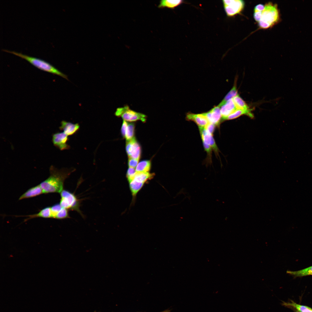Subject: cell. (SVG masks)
<instances>
[{
    "mask_svg": "<svg viewBox=\"0 0 312 312\" xmlns=\"http://www.w3.org/2000/svg\"><path fill=\"white\" fill-rule=\"evenodd\" d=\"M75 170L65 168L59 170L51 165L49 168V176L40 184L43 193H60L63 190L65 180Z\"/></svg>",
    "mask_w": 312,
    "mask_h": 312,
    "instance_id": "1",
    "label": "cell"
},
{
    "mask_svg": "<svg viewBox=\"0 0 312 312\" xmlns=\"http://www.w3.org/2000/svg\"><path fill=\"white\" fill-rule=\"evenodd\" d=\"M280 17L278 5L270 2L264 5L261 19L258 23L259 27L266 29L271 28L280 21Z\"/></svg>",
    "mask_w": 312,
    "mask_h": 312,
    "instance_id": "2",
    "label": "cell"
},
{
    "mask_svg": "<svg viewBox=\"0 0 312 312\" xmlns=\"http://www.w3.org/2000/svg\"><path fill=\"white\" fill-rule=\"evenodd\" d=\"M3 51L14 54L27 61L35 67L43 71L60 76L67 79V76L48 62L15 51L2 49Z\"/></svg>",
    "mask_w": 312,
    "mask_h": 312,
    "instance_id": "3",
    "label": "cell"
},
{
    "mask_svg": "<svg viewBox=\"0 0 312 312\" xmlns=\"http://www.w3.org/2000/svg\"><path fill=\"white\" fill-rule=\"evenodd\" d=\"M115 114L117 117H121L123 120L127 122H132L140 120L144 122L147 118V116L145 114L131 109L127 105L123 107L117 108Z\"/></svg>",
    "mask_w": 312,
    "mask_h": 312,
    "instance_id": "4",
    "label": "cell"
},
{
    "mask_svg": "<svg viewBox=\"0 0 312 312\" xmlns=\"http://www.w3.org/2000/svg\"><path fill=\"white\" fill-rule=\"evenodd\" d=\"M60 194V204L62 207L68 210L76 211L83 215L79 209V201L75 194L65 190H63Z\"/></svg>",
    "mask_w": 312,
    "mask_h": 312,
    "instance_id": "5",
    "label": "cell"
},
{
    "mask_svg": "<svg viewBox=\"0 0 312 312\" xmlns=\"http://www.w3.org/2000/svg\"><path fill=\"white\" fill-rule=\"evenodd\" d=\"M222 1L224 11L229 17L240 14L245 5L244 1L241 0H224Z\"/></svg>",
    "mask_w": 312,
    "mask_h": 312,
    "instance_id": "6",
    "label": "cell"
},
{
    "mask_svg": "<svg viewBox=\"0 0 312 312\" xmlns=\"http://www.w3.org/2000/svg\"><path fill=\"white\" fill-rule=\"evenodd\" d=\"M126 149L129 158L139 160L141 155V147L134 137L127 141Z\"/></svg>",
    "mask_w": 312,
    "mask_h": 312,
    "instance_id": "7",
    "label": "cell"
},
{
    "mask_svg": "<svg viewBox=\"0 0 312 312\" xmlns=\"http://www.w3.org/2000/svg\"><path fill=\"white\" fill-rule=\"evenodd\" d=\"M203 142L207 144L212 148L217 156L219 157V150L213 138V134L208 131L205 128L198 127Z\"/></svg>",
    "mask_w": 312,
    "mask_h": 312,
    "instance_id": "8",
    "label": "cell"
},
{
    "mask_svg": "<svg viewBox=\"0 0 312 312\" xmlns=\"http://www.w3.org/2000/svg\"><path fill=\"white\" fill-rule=\"evenodd\" d=\"M68 136L64 132L53 133L52 138L53 145L61 151L69 149L70 146L67 144Z\"/></svg>",
    "mask_w": 312,
    "mask_h": 312,
    "instance_id": "9",
    "label": "cell"
},
{
    "mask_svg": "<svg viewBox=\"0 0 312 312\" xmlns=\"http://www.w3.org/2000/svg\"><path fill=\"white\" fill-rule=\"evenodd\" d=\"M207 118L209 122L219 126L221 121L222 115L220 108L218 106L215 107L209 112L203 113Z\"/></svg>",
    "mask_w": 312,
    "mask_h": 312,
    "instance_id": "10",
    "label": "cell"
},
{
    "mask_svg": "<svg viewBox=\"0 0 312 312\" xmlns=\"http://www.w3.org/2000/svg\"><path fill=\"white\" fill-rule=\"evenodd\" d=\"M187 120L194 122L198 127L205 128L209 122L206 117L202 114H194L189 113L186 115Z\"/></svg>",
    "mask_w": 312,
    "mask_h": 312,
    "instance_id": "11",
    "label": "cell"
},
{
    "mask_svg": "<svg viewBox=\"0 0 312 312\" xmlns=\"http://www.w3.org/2000/svg\"><path fill=\"white\" fill-rule=\"evenodd\" d=\"M60 129L67 135H72L75 133L79 129L80 126L78 123L74 124L64 120L61 121Z\"/></svg>",
    "mask_w": 312,
    "mask_h": 312,
    "instance_id": "12",
    "label": "cell"
},
{
    "mask_svg": "<svg viewBox=\"0 0 312 312\" xmlns=\"http://www.w3.org/2000/svg\"><path fill=\"white\" fill-rule=\"evenodd\" d=\"M220 107L222 118L228 116L238 109L235 105L233 98L227 101Z\"/></svg>",
    "mask_w": 312,
    "mask_h": 312,
    "instance_id": "13",
    "label": "cell"
},
{
    "mask_svg": "<svg viewBox=\"0 0 312 312\" xmlns=\"http://www.w3.org/2000/svg\"><path fill=\"white\" fill-rule=\"evenodd\" d=\"M43 193L42 189L40 185L32 187L22 194L19 198V200L31 198L39 195Z\"/></svg>",
    "mask_w": 312,
    "mask_h": 312,
    "instance_id": "14",
    "label": "cell"
},
{
    "mask_svg": "<svg viewBox=\"0 0 312 312\" xmlns=\"http://www.w3.org/2000/svg\"><path fill=\"white\" fill-rule=\"evenodd\" d=\"M252 109H238L228 116L222 118L221 121L228 120L237 118L241 116L245 115L251 118L254 117L253 115L251 112Z\"/></svg>",
    "mask_w": 312,
    "mask_h": 312,
    "instance_id": "15",
    "label": "cell"
},
{
    "mask_svg": "<svg viewBox=\"0 0 312 312\" xmlns=\"http://www.w3.org/2000/svg\"><path fill=\"white\" fill-rule=\"evenodd\" d=\"M282 305L287 307L294 308L299 312H312V309L310 307L297 304L292 300L290 302H283Z\"/></svg>",
    "mask_w": 312,
    "mask_h": 312,
    "instance_id": "16",
    "label": "cell"
},
{
    "mask_svg": "<svg viewBox=\"0 0 312 312\" xmlns=\"http://www.w3.org/2000/svg\"><path fill=\"white\" fill-rule=\"evenodd\" d=\"M183 2V1L181 0H162L160 1L158 7L159 8H166L174 9Z\"/></svg>",
    "mask_w": 312,
    "mask_h": 312,
    "instance_id": "17",
    "label": "cell"
},
{
    "mask_svg": "<svg viewBox=\"0 0 312 312\" xmlns=\"http://www.w3.org/2000/svg\"><path fill=\"white\" fill-rule=\"evenodd\" d=\"M287 273L294 278L312 275V265L304 269L296 271L287 270Z\"/></svg>",
    "mask_w": 312,
    "mask_h": 312,
    "instance_id": "18",
    "label": "cell"
},
{
    "mask_svg": "<svg viewBox=\"0 0 312 312\" xmlns=\"http://www.w3.org/2000/svg\"><path fill=\"white\" fill-rule=\"evenodd\" d=\"M28 218L25 220V221L35 218L40 217L45 218H51V211L50 207L44 208L41 210L39 213L33 215L27 216Z\"/></svg>",
    "mask_w": 312,
    "mask_h": 312,
    "instance_id": "19",
    "label": "cell"
},
{
    "mask_svg": "<svg viewBox=\"0 0 312 312\" xmlns=\"http://www.w3.org/2000/svg\"><path fill=\"white\" fill-rule=\"evenodd\" d=\"M236 79L237 78L235 79L234 86L232 89L227 94L223 99L218 105V106L219 107H220L221 106L224 104L227 101L233 98L238 94L237 90V88Z\"/></svg>",
    "mask_w": 312,
    "mask_h": 312,
    "instance_id": "20",
    "label": "cell"
},
{
    "mask_svg": "<svg viewBox=\"0 0 312 312\" xmlns=\"http://www.w3.org/2000/svg\"><path fill=\"white\" fill-rule=\"evenodd\" d=\"M151 167L150 160H144L140 162L136 168V173L148 172Z\"/></svg>",
    "mask_w": 312,
    "mask_h": 312,
    "instance_id": "21",
    "label": "cell"
},
{
    "mask_svg": "<svg viewBox=\"0 0 312 312\" xmlns=\"http://www.w3.org/2000/svg\"><path fill=\"white\" fill-rule=\"evenodd\" d=\"M144 183L134 179L129 183V187L132 195L135 197L138 192L143 187Z\"/></svg>",
    "mask_w": 312,
    "mask_h": 312,
    "instance_id": "22",
    "label": "cell"
},
{
    "mask_svg": "<svg viewBox=\"0 0 312 312\" xmlns=\"http://www.w3.org/2000/svg\"><path fill=\"white\" fill-rule=\"evenodd\" d=\"M154 175V173L149 172L136 173L134 179L144 183L152 179Z\"/></svg>",
    "mask_w": 312,
    "mask_h": 312,
    "instance_id": "23",
    "label": "cell"
},
{
    "mask_svg": "<svg viewBox=\"0 0 312 312\" xmlns=\"http://www.w3.org/2000/svg\"><path fill=\"white\" fill-rule=\"evenodd\" d=\"M264 5L262 4L256 5L254 10L253 17L255 20L258 23L260 21Z\"/></svg>",
    "mask_w": 312,
    "mask_h": 312,
    "instance_id": "24",
    "label": "cell"
},
{
    "mask_svg": "<svg viewBox=\"0 0 312 312\" xmlns=\"http://www.w3.org/2000/svg\"><path fill=\"white\" fill-rule=\"evenodd\" d=\"M233 100L238 109H248L249 107L238 94L233 98Z\"/></svg>",
    "mask_w": 312,
    "mask_h": 312,
    "instance_id": "25",
    "label": "cell"
},
{
    "mask_svg": "<svg viewBox=\"0 0 312 312\" xmlns=\"http://www.w3.org/2000/svg\"><path fill=\"white\" fill-rule=\"evenodd\" d=\"M134 123H128L125 138L127 141H129L134 137Z\"/></svg>",
    "mask_w": 312,
    "mask_h": 312,
    "instance_id": "26",
    "label": "cell"
},
{
    "mask_svg": "<svg viewBox=\"0 0 312 312\" xmlns=\"http://www.w3.org/2000/svg\"><path fill=\"white\" fill-rule=\"evenodd\" d=\"M51 218L56 219V217L62 208L60 204H56L50 207Z\"/></svg>",
    "mask_w": 312,
    "mask_h": 312,
    "instance_id": "27",
    "label": "cell"
},
{
    "mask_svg": "<svg viewBox=\"0 0 312 312\" xmlns=\"http://www.w3.org/2000/svg\"><path fill=\"white\" fill-rule=\"evenodd\" d=\"M136 173V170L134 168L129 167L128 169L126 177L129 183L134 180Z\"/></svg>",
    "mask_w": 312,
    "mask_h": 312,
    "instance_id": "28",
    "label": "cell"
},
{
    "mask_svg": "<svg viewBox=\"0 0 312 312\" xmlns=\"http://www.w3.org/2000/svg\"><path fill=\"white\" fill-rule=\"evenodd\" d=\"M203 144L205 150L207 155V160L208 162L211 163V162L212 152L213 151L211 147L207 144L203 142Z\"/></svg>",
    "mask_w": 312,
    "mask_h": 312,
    "instance_id": "29",
    "label": "cell"
},
{
    "mask_svg": "<svg viewBox=\"0 0 312 312\" xmlns=\"http://www.w3.org/2000/svg\"><path fill=\"white\" fill-rule=\"evenodd\" d=\"M139 160L129 158L128 164L129 167L135 168L138 164Z\"/></svg>",
    "mask_w": 312,
    "mask_h": 312,
    "instance_id": "30",
    "label": "cell"
},
{
    "mask_svg": "<svg viewBox=\"0 0 312 312\" xmlns=\"http://www.w3.org/2000/svg\"><path fill=\"white\" fill-rule=\"evenodd\" d=\"M216 127V126L215 125L209 122L205 128L209 133L213 134Z\"/></svg>",
    "mask_w": 312,
    "mask_h": 312,
    "instance_id": "31",
    "label": "cell"
},
{
    "mask_svg": "<svg viewBox=\"0 0 312 312\" xmlns=\"http://www.w3.org/2000/svg\"><path fill=\"white\" fill-rule=\"evenodd\" d=\"M128 124V123L127 121L123 120L121 128V133L122 136L124 138H125Z\"/></svg>",
    "mask_w": 312,
    "mask_h": 312,
    "instance_id": "32",
    "label": "cell"
},
{
    "mask_svg": "<svg viewBox=\"0 0 312 312\" xmlns=\"http://www.w3.org/2000/svg\"><path fill=\"white\" fill-rule=\"evenodd\" d=\"M169 311V310H167L164 311H163V312H168Z\"/></svg>",
    "mask_w": 312,
    "mask_h": 312,
    "instance_id": "33",
    "label": "cell"
},
{
    "mask_svg": "<svg viewBox=\"0 0 312 312\" xmlns=\"http://www.w3.org/2000/svg\"><path fill=\"white\" fill-rule=\"evenodd\" d=\"M295 312H299L298 311H297L296 310Z\"/></svg>",
    "mask_w": 312,
    "mask_h": 312,
    "instance_id": "34",
    "label": "cell"
},
{
    "mask_svg": "<svg viewBox=\"0 0 312 312\" xmlns=\"http://www.w3.org/2000/svg\"><path fill=\"white\" fill-rule=\"evenodd\" d=\"M96 312V311H95V312Z\"/></svg>",
    "mask_w": 312,
    "mask_h": 312,
    "instance_id": "35",
    "label": "cell"
}]
</instances>
